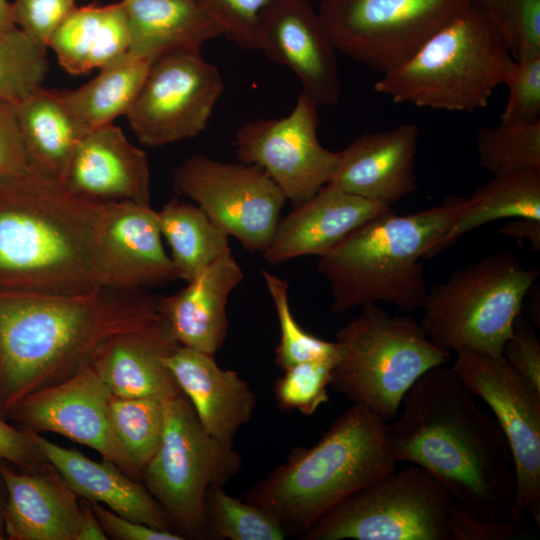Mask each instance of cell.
Listing matches in <instances>:
<instances>
[{
	"label": "cell",
	"instance_id": "obj_1",
	"mask_svg": "<svg viewBox=\"0 0 540 540\" xmlns=\"http://www.w3.org/2000/svg\"><path fill=\"white\" fill-rule=\"evenodd\" d=\"M451 368L425 372L405 394L400 416L385 423L387 451L421 467L464 512L507 520L515 492L512 455L495 418L483 411Z\"/></svg>",
	"mask_w": 540,
	"mask_h": 540
},
{
	"label": "cell",
	"instance_id": "obj_2",
	"mask_svg": "<svg viewBox=\"0 0 540 540\" xmlns=\"http://www.w3.org/2000/svg\"><path fill=\"white\" fill-rule=\"evenodd\" d=\"M161 296L106 287L81 293L0 291V416L59 383L119 334L159 320Z\"/></svg>",
	"mask_w": 540,
	"mask_h": 540
},
{
	"label": "cell",
	"instance_id": "obj_3",
	"mask_svg": "<svg viewBox=\"0 0 540 540\" xmlns=\"http://www.w3.org/2000/svg\"><path fill=\"white\" fill-rule=\"evenodd\" d=\"M101 201L34 170L0 178V291L81 293L99 286L94 234Z\"/></svg>",
	"mask_w": 540,
	"mask_h": 540
},
{
	"label": "cell",
	"instance_id": "obj_4",
	"mask_svg": "<svg viewBox=\"0 0 540 540\" xmlns=\"http://www.w3.org/2000/svg\"><path fill=\"white\" fill-rule=\"evenodd\" d=\"M385 423L353 404L315 445L294 447L244 500L275 517L288 536L301 538L341 501L396 469L384 442Z\"/></svg>",
	"mask_w": 540,
	"mask_h": 540
},
{
	"label": "cell",
	"instance_id": "obj_5",
	"mask_svg": "<svg viewBox=\"0 0 540 540\" xmlns=\"http://www.w3.org/2000/svg\"><path fill=\"white\" fill-rule=\"evenodd\" d=\"M449 196L428 209L397 215L392 209L361 224L319 256L317 270L330 283L331 310L346 312L379 302L411 312L423 307L424 258L467 204Z\"/></svg>",
	"mask_w": 540,
	"mask_h": 540
},
{
	"label": "cell",
	"instance_id": "obj_6",
	"mask_svg": "<svg viewBox=\"0 0 540 540\" xmlns=\"http://www.w3.org/2000/svg\"><path fill=\"white\" fill-rule=\"evenodd\" d=\"M513 60L499 26L473 0L374 89L398 104L473 113L487 107Z\"/></svg>",
	"mask_w": 540,
	"mask_h": 540
},
{
	"label": "cell",
	"instance_id": "obj_7",
	"mask_svg": "<svg viewBox=\"0 0 540 540\" xmlns=\"http://www.w3.org/2000/svg\"><path fill=\"white\" fill-rule=\"evenodd\" d=\"M335 342L339 355L330 386L385 422L397 417L417 379L451 358L450 351L428 338L420 322L391 316L377 304L362 307L337 331Z\"/></svg>",
	"mask_w": 540,
	"mask_h": 540
},
{
	"label": "cell",
	"instance_id": "obj_8",
	"mask_svg": "<svg viewBox=\"0 0 540 540\" xmlns=\"http://www.w3.org/2000/svg\"><path fill=\"white\" fill-rule=\"evenodd\" d=\"M538 275L512 253L486 256L428 289L421 327L450 352L501 355Z\"/></svg>",
	"mask_w": 540,
	"mask_h": 540
},
{
	"label": "cell",
	"instance_id": "obj_9",
	"mask_svg": "<svg viewBox=\"0 0 540 540\" xmlns=\"http://www.w3.org/2000/svg\"><path fill=\"white\" fill-rule=\"evenodd\" d=\"M160 445L145 466L144 486L163 509L172 531L184 539H208L205 499L211 487H224L241 470L233 444L210 435L181 393L163 401Z\"/></svg>",
	"mask_w": 540,
	"mask_h": 540
},
{
	"label": "cell",
	"instance_id": "obj_10",
	"mask_svg": "<svg viewBox=\"0 0 540 540\" xmlns=\"http://www.w3.org/2000/svg\"><path fill=\"white\" fill-rule=\"evenodd\" d=\"M455 501L432 475L409 464L341 501L301 537L305 540H452Z\"/></svg>",
	"mask_w": 540,
	"mask_h": 540
},
{
	"label": "cell",
	"instance_id": "obj_11",
	"mask_svg": "<svg viewBox=\"0 0 540 540\" xmlns=\"http://www.w3.org/2000/svg\"><path fill=\"white\" fill-rule=\"evenodd\" d=\"M473 0H321L337 50L384 74L409 59Z\"/></svg>",
	"mask_w": 540,
	"mask_h": 540
},
{
	"label": "cell",
	"instance_id": "obj_12",
	"mask_svg": "<svg viewBox=\"0 0 540 540\" xmlns=\"http://www.w3.org/2000/svg\"><path fill=\"white\" fill-rule=\"evenodd\" d=\"M473 394L487 403L509 446L515 473L510 519L529 514L540 523V393L501 355L456 352L451 367Z\"/></svg>",
	"mask_w": 540,
	"mask_h": 540
},
{
	"label": "cell",
	"instance_id": "obj_13",
	"mask_svg": "<svg viewBox=\"0 0 540 540\" xmlns=\"http://www.w3.org/2000/svg\"><path fill=\"white\" fill-rule=\"evenodd\" d=\"M224 91L219 69L200 51L156 58L125 116L139 142L160 147L199 135Z\"/></svg>",
	"mask_w": 540,
	"mask_h": 540
},
{
	"label": "cell",
	"instance_id": "obj_14",
	"mask_svg": "<svg viewBox=\"0 0 540 540\" xmlns=\"http://www.w3.org/2000/svg\"><path fill=\"white\" fill-rule=\"evenodd\" d=\"M173 181L245 249L263 252L269 246L287 199L263 169L193 155L175 168Z\"/></svg>",
	"mask_w": 540,
	"mask_h": 540
},
{
	"label": "cell",
	"instance_id": "obj_15",
	"mask_svg": "<svg viewBox=\"0 0 540 540\" xmlns=\"http://www.w3.org/2000/svg\"><path fill=\"white\" fill-rule=\"evenodd\" d=\"M319 108L300 92L288 115L248 121L235 133L239 161L263 169L293 206L326 186L339 162L318 139Z\"/></svg>",
	"mask_w": 540,
	"mask_h": 540
},
{
	"label": "cell",
	"instance_id": "obj_16",
	"mask_svg": "<svg viewBox=\"0 0 540 540\" xmlns=\"http://www.w3.org/2000/svg\"><path fill=\"white\" fill-rule=\"evenodd\" d=\"M113 395L91 365L17 401L4 416L21 429L51 432L96 450L135 480L141 474L117 440L110 419Z\"/></svg>",
	"mask_w": 540,
	"mask_h": 540
},
{
	"label": "cell",
	"instance_id": "obj_17",
	"mask_svg": "<svg viewBox=\"0 0 540 540\" xmlns=\"http://www.w3.org/2000/svg\"><path fill=\"white\" fill-rule=\"evenodd\" d=\"M162 238L158 213L151 205L101 202L94 234L99 286L149 291L179 279Z\"/></svg>",
	"mask_w": 540,
	"mask_h": 540
},
{
	"label": "cell",
	"instance_id": "obj_18",
	"mask_svg": "<svg viewBox=\"0 0 540 540\" xmlns=\"http://www.w3.org/2000/svg\"><path fill=\"white\" fill-rule=\"evenodd\" d=\"M259 50L270 61L290 69L301 92L319 107L339 102L338 52L308 0H275L263 18Z\"/></svg>",
	"mask_w": 540,
	"mask_h": 540
},
{
	"label": "cell",
	"instance_id": "obj_19",
	"mask_svg": "<svg viewBox=\"0 0 540 540\" xmlns=\"http://www.w3.org/2000/svg\"><path fill=\"white\" fill-rule=\"evenodd\" d=\"M6 487L3 514L9 540H82L93 514L50 463L36 471H14L0 461Z\"/></svg>",
	"mask_w": 540,
	"mask_h": 540
},
{
	"label": "cell",
	"instance_id": "obj_20",
	"mask_svg": "<svg viewBox=\"0 0 540 540\" xmlns=\"http://www.w3.org/2000/svg\"><path fill=\"white\" fill-rule=\"evenodd\" d=\"M419 126L405 123L365 133L342 151L329 185L392 206L417 190Z\"/></svg>",
	"mask_w": 540,
	"mask_h": 540
},
{
	"label": "cell",
	"instance_id": "obj_21",
	"mask_svg": "<svg viewBox=\"0 0 540 540\" xmlns=\"http://www.w3.org/2000/svg\"><path fill=\"white\" fill-rule=\"evenodd\" d=\"M61 182L72 193L95 201H151L147 155L113 123L82 137Z\"/></svg>",
	"mask_w": 540,
	"mask_h": 540
},
{
	"label": "cell",
	"instance_id": "obj_22",
	"mask_svg": "<svg viewBox=\"0 0 540 540\" xmlns=\"http://www.w3.org/2000/svg\"><path fill=\"white\" fill-rule=\"evenodd\" d=\"M390 209L327 184L280 219L263 257L277 265L302 256H321L355 228Z\"/></svg>",
	"mask_w": 540,
	"mask_h": 540
},
{
	"label": "cell",
	"instance_id": "obj_23",
	"mask_svg": "<svg viewBox=\"0 0 540 540\" xmlns=\"http://www.w3.org/2000/svg\"><path fill=\"white\" fill-rule=\"evenodd\" d=\"M203 428L233 444L238 431L253 417L257 398L238 373L222 369L214 355L179 345L163 359Z\"/></svg>",
	"mask_w": 540,
	"mask_h": 540
},
{
	"label": "cell",
	"instance_id": "obj_24",
	"mask_svg": "<svg viewBox=\"0 0 540 540\" xmlns=\"http://www.w3.org/2000/svg\"><path fill=\"white\" fill-rule=\"evenodd\" d=\"M178 346L161 317L106 341L91 366L114 397L164 401L182 393L163 361Z\"/></svg>",
	"mask_w": 540,
	"mask_h": 540
},
{
	"label": "cell",
	"instance_id": "obj_25",
	"mask_svg": "<svg viewBox=\"0 0 540 540\" xmlns=\"http://www.w3.org/2000/svg\"><path fill=\"white\" fill-rule=\"evenodd\" d=\"M242 279V268L229 252L188 281L183 289L161 296L159 313L179 345L216 354L227 337L228 298Z\"/></svg>",
	"mask_w": 540,
	"mask_h": 540
},
{
	"label": "cell",
	"instance_id": "obj_26",
	"mask_svg": "<svg viewBox=\"0 0 540 540\" xmlns=\"http://www.w3.org/2000/svg\"><path fill=\"white\" fill-rule=\"evenodd\" d=\"M25 431L80 498L99 503L130 520L172 531L163 509L144 484L113 462L104 458L100 462L92 460L77 449L62 447L41 434Z\"/></svg>",
	"mask_w": 540,
	"mask_h": 540
},
{
	"label": "cell",
	"instance_id": "obj_27",
	"mask_svg": "<svg viewBox=\"0 0 540 540\" xmlns=\"http://www.w3.org/2000/svg\"><path fill=\"white\" fill-rule=\"evenodd\" d=\"M129 33L127 52L155 60L176 50L200 51L222 32L198 0H121Z\"/></svg>",
	"mask_w": 540,
	"mask_h": 540
},
{
	"label": "cell",
	"instance_id": "obj_28",
	"mask_svg": "<svg viewBox=\"0 0 540 540\" xmlns=\"http://www.w3.org/2000/svg\"><path fill=\"white\" fill-rule=\"evenodd\" d=\"M130 33L121 2L76 7L53 34L51 47L72 75L102 68L126 53Z\"/></svg>",
	"mask_w": 540,
	"mask_h": 540
},
{
	"label": "cell",
	"instance_id": "obj_29",
	"mask_svg": "<svg viewBox=\"0 0 540 540\" xmlns=\"http://www.w3.org/2000/svg\"><path fill=\"white\" fill-rule=\"evenodd\" d=\"M15 108L31 169L62 181L86 133L66 107L61 90L40 87L16 103Z\"/></svg>",
	"mask_w": 540,
	"mask_h": 540
},
{
	"label": "cell",
	"instance_id": "obj_30",
	"mask_svg": "<svg viewBox=\"0 0 540 540\" xmlns=\"http://www.w3.org/2000/svg\"><path fill=\"white\" fill-rule=\"evenodd\" d=\"M467 198L464 209L423 259L434 257L463 235L492 221L505 218L540 220V170L493 177Z\"/></svg>",
	"mask_w": 540,
	"mask_h": 540
},
{
	"label": "cell",
	"instance_id": "obj_31",
	"mask_svg": "<svg viewBox=\"0 0 540 540\" xmlns=\"http://www.w3.org/2000/svg\"><path fill=\"white\" fill-rule=\"evenodd\" d=\"M153 60L122 54L100 73L74 90H61L69 112L88 133L125 115L137 96Z\"/></svg>",
	"mask_w": 540,
	"mask_h": 540
},
{
	"label": "cell",
	"instance_id": "obj_32",
	"mask_svg": "<svg viewBox=\"0 0 540 540\" xmlns=\"http://www.w3.org/2000/svg\"><path fill=\"white\" fill-rule=\"evenodd\" d=\"M157 213L179 279L192 280L215 260L232 252L229 235L196 204L172 199Z\"/></svg>",
	"mask_w": 540,
	"mask_h": 540
},
{
	"label": "cell",
	"instance_id": "obj_33",
	"mask_svg": "<svg viewBox=\"0 0 540 540\" xmlns=\"http://www.w3.org/2000/svg\"><path fill=\"white\" fill-rule=\"evenodd\" d=\"M476 150L479 165L493 177L540 170V119L482 127Z\"/></svg>",
	"mask_w": 540,
	"mask_h": 540
},
{
	"label": "cell",
	"instance_id": "obj_34",
	"mask_svg": "<svg viewBox=\"0 0 540 540\" xmlns=\"http://www.w3.org/2000/svg\"><path fill=\"white\" fill-rule=\"evenodd\" d=\"M224 487H211L205 499L208 539L283 540L280 522L263 509L229 495Z\"/></svg>",
	"mask_w": 540,
	"mask_h": 540
},
{
	"label": "cell",
	"instance_id": "obj_35",
	"mask_svg": "<svg viewBox=\"0 0 540 540\" xmlns=\"http://www.w3.org/2000/svg\"><path fill=\"white\" fill-rule=\"evenodd\" d=\"M110 419L118 442L142 476L145 466L161 442L164 428L163 401L113 396Z\"/></svg>",
	"mask_w": 540,
	"mask_h": 540
},
{
	"label": "cell",
	"instance_id": "obj_36",
	"mask_svg": "<svg viewBox=\"0 0 540 540\" xmlns=\"http://www.w3.org/2000/svg\"><path fill=\"white\" fill-rule=\"evenodd\" d=\"M47 71L46 47L18 28L0 33V101L20 102L42 87Z\"/></svg>",
	"mask_w": 540,
	"mask_h": 540
},
{
	"label": "cell",
	"instance_id": "obj_37",
	"mask_svg": "<svg viewBox=\"0 0 540 540\" xmlns=\"http://www.w3.org/2000/svg\"><path fill=\"white\" fill-rule=\"evenodd\" d=\"M262 275L279 321L280 339L275 348L277 365L285 370L301 362L338 359L336 342L308 333L296 321L289 304L288 281L266 270H262Z\"/></svg>",
	"mask_w": 540,
	"mask_h": 540
},
{
	"label": "cell",
	"instance_id": "obj_38",
	"mask_svg": "<svg viewBox=\"0 0 540 540\" xmlns=\"http://www.w3.org/2000/svg\"><path fill=\"white\" fill-rule=\"evenodd\" d=\"M337 359H321L295 364L284 370L274 385V397L285 410L311 416L328 402L327 387Z\"/></svg>",
	"mask_w": 540,
	"mask_h": 540
},
{
	"label": "cell",
	"instance_id": "obj_39",
	"mask_svg": "<svg viewBox=\"0 0 540 540\" xmlns=\"http://www.w3.org/2000/svg\"><path fill=\"white\" fill-rule=\"evenodd\" d=\"M222 36L245 50H259L263 18L275 0H198Z\"/></svg>",
	"mask_w": 540,
	"mask_h": 540
},
{
	"label": "cell",
	"instance_id": "obj_40",
	"mask_svg": "<svg viewBox=\"0 0 540 540\" xmlns=\"http://www.w3.org/2000/svg\"><path fill=\"white\" fill-rule=\"evenodd\" d=\"M503 84L509 91L500 122L540 119V53L521 55L511 63Z\"/></svg>",
	"mask_w": 540,
	"mask_h": 540
},
{
	"label": "cell",
	"instance_id": "obj_41",
	"mask_svg": "<svg viewBox=\"0 0 540 540\" xmlns=\"http://www.w3.org/2000/svg\"><path fill=\"white\" fill-rule=\"evenodd\" d=\"M76 0H14L11 3L15 26L43 47L76 8Z\"/></svg>",
	"mask_w": 540,
	"mask_h": 540
},
{
	"label": "cell",
	"instance_id": "obj_42",
	"mask_svg": "<svg viewBox=\"0 0 540 540\" xmlns=\"http://www.w3.org/2000/svg\"><path fill=\"white\" fill-rule=\"evenodd\" d=\"M501 354L512 369L540 393V341L518 318Z\"/></svg>",
	"mask_w": 540,
	"mask_h": 540
},
{
	"label": "cell",
	"instance_id": "obj_43",
	"mask_svg": "<svg viewBox=\"0 0 540 540\" xmlns=\"http://www.w3.org/2000/svg\"><path fill=\"white\" fill-rule=\"evenodd\" d=\"M30 170L15 104L0 101V178L21 175Z\"/></svg>",
	"mask_w": 540,
	"mask_h": 540
},
{
	"label": "cell",
	"instance_id": "obj_44",
	"mask_svg": "<svg viewBox=\"0 0 540 540\" xmlns=\"http://www.w3.org/2000/svg\"><path fill=\"white\" fill-rule=\"evenodd\" d=\"M450 530L452 540H514L527 536L520 521L480 519L458 506L453 511Z\"/></svg>",
	"mask_w": 540,
	"mask_h": 540
},
{
	"label": "cell",
	"instance_id": "obj_45",
	"mask_svg": "<svg viewBox=\"0 0 540 540\" xmlns=\"http://www.w3.org/2000/svg\"><path fill=\"white\" fill-rule=\"evenodd\" d=\"M0 461L22 471H36L49 461L28 433L6 423L0 416Z\"/></svg>",
	"mask_w": 540,
	"mask_h": 540
},
{
	"label": "cell",
	"instance_id": "obj_46",
	"mask_svg": "<svg viewBox=\"0 0 540 540\" xmlns=\"http://www.w3.org/2000/svg\"><path fill=\"white\" fill-rule=\"evenodd\" d=\"M108 539L114 540H184L168 530H161L123 517L107 507L89 502Z\"/></svg>",
	"mask_w": 540,
	"mask_h": 540
},
{
	"label": "cell",
	"instance_id": "obj_47",
	"mask_svg": "<svg viewBox=\"0 0 540 540\" xmlns=\"http://www.w3.org/2000/svg\"><path fill=\"white\" fill-rule=\"evenodd\" d=\"M514 59L540 53V0H511Z\"/></svg>",
	"mask_w": 540,
	"mask_h": 540
},
{
	"label": "cell",
	"instance_id": "obj_48",
	"mask_svg": "<svg viewBox=\"0 0 540 540\" xmlns=\"http://www.w3.org/2000/svg\"><path fill=\"white\" fill-rule=\"evenodd\" d=\"M498 232L513 238L518 243L528 239L533 250L540 249V220L515 218L514 221L501 226Z\"/></svg>",
	"mask_w": 540,
	"mask_h": 540
},
{
	"label": "cell",
	"instance_id": "obj_49",
	"mask_svg": "<svg viewBox=\"0 0 540 540\" xmlns=\"http://www.w3.org/2000/svg\"><path fill=\"white\" fill-rule=\"evenodd\" d=\"M493 17L506 42L509 45L512 56H515V40L511 23V0H476Z\"/></svg>",
	"mask_w": 540,
	"mask_h": 540
},
{
	"label": "cell",
	"instance_id": "obj_50",
	"mask_svg": "<svg viewBox=\"0 0 540 540\" xmlns=\"http://www.w3.org/2000/svg\"><path fill=\"white\" fill-rule=\"evenodd\" d=\"M17 28L15 26L11 3L7 0H0V33Z\"/></svg>",
	"mask_w": 540,
	"mask_h": 540
},
{
	"label": "cell",
	"instance_id": "obj_51",
	"mask_svg": "<svg viewBox=\"0 0 540 540\" xmlns=\"http://www.w3.org/2000/svg\"><path fill=\"white\" fill-rule=\"evenodd\" d=\"M6 504V487L0 471V526L4 527L3 514Z\"/></svg>",
	"mask_w": 540,
	"mask_h": 540
},
{
	"label": "cell",
	"instance_id": "obj_52",
	"mask_svg": "<svg viewBox=\"0 0 540 540\" xmlns=\"http://www.w3.org/2000/svg\"><path fill=\"white\" fill-rule=\"evenodd\" d=\"M6 539L5 529L0 526V540Z\"/></svg>",
	"mask_w": 540,
	"mask_h": 540
}]
</instances>
